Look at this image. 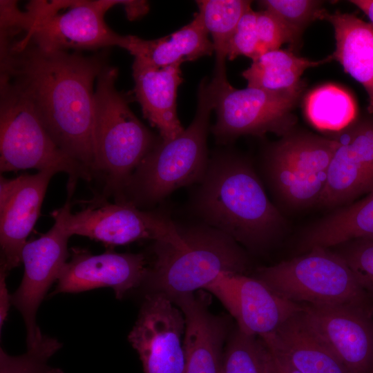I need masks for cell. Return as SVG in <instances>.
<instances>
[{
  "label": "cell",
  "instance_id": "6da1fadb",
  "mask_svg": "<svg viewBox=\"0 0 373 373\" xmlns=\"http://www.w3.org/2000/svg\"><path fill=\"white\" fill-rule=\"evenodd\" d=\"M108 64L106 50L85 56L46 51L31 41H16L0 54V77L30 102L55 143L93 177V85Z\"/></svg>",
  "mask_w": 373,
  "mask_h": 373
},
{
  "label": "cell",
  "instance_id": "7a4b0ae2",
  "mask_svg": "<svg viewBox=\"0 0 373 373\" xmlns=\"http://www.w3.org/2000/svg\"><path fill=\"white\" fill-rule=\"evenodd\" d=\"M191 205L200 222L251 249L269 245L283 226V216L251 164L235 154L220 153L209 160Z\"/></svg>",
  "mask_w": 373,
  "mask_h": 373
},
{
  "label": "cell",
  "instance_id": "3957f363",
  "mask_svg": "<svg viewBox=\"0 0 373 373\" xmlns=\"http://www.w3.org/2000/svg\"><path fill=\"white\" fill-rule=\"evenodd\" d=\"M213 108L211 86L204 79L199 86L198 108L191 124L175 139H161L144 157L128 180L120 202L150 209L176 189L200 183L210 160L207 139Z\"/></svg>",
  "mask_w": 373,
  "mask_h": 373
},
{
  "label": "cell",
  "instance_id": "277c9868",
  "mask_svg": "<svg viewBox=\"0 0 373 373\" xmlns=\"http://www.w3.org/2000/svg\"><path fill=\"white\" fill-rule=\"evenodd\" d=\"M177 224L185 242L183 249L155 242L153 260L144 283L151 293H161L171 300L194 293L222 272L243 274L248 259L240 245L224 232L202 222Z\"/></svg>",
  "mask_w": 373,
  "mask_h": 373
},
{
  "label": "cell",
  "instance_id": "5b68a950",
  "mask_svg": "<svg viewBox=\"0 0 373 373\" xmlns=\"http://www.w3.org/2000/svg\"><path fill=\"white\" fill-rule=\"evenodd\" d=\"M118 70L108 64L100 73L93 99V137L96 175L104 193L120 202L131 175L161 140L133 113L115 83Z\"/></svg>",
  "mask_w": 373,
  "mask_h": 373
},
{
  "label": "cell",
  "instance_id": "8992f818",
  "mask_svg": "<svg viewBox=\"0 0 373 373\" xmlns=\"http://www.w3.org/2000/svg\"><path fill=\"white\" fill-rule=\"evenodd\" d=\"M28 169L66 173L71 193L79 179L93 178L55 143L30 102L8 79L0 77V171Z\"/></svg>",
  "mask_w": 373,
  "mask_h": 373
},
{
  "label": "cell",
  "instance_id": "52a82bcc",
  "mask_svg": "<svg viewBox=\"0 0 373 373\" xmlns=\"http://www.w3.org/2000/svg\"><path fill=\"white\" fill-rule=\"evenodd\" d=\"M255 278L297 303L373 308V300L346 261L329 248L314 247L302 256L259 268Z\"/></svg>",
  "mask_w": 373,
  "mask_h": 373
},
{
  "label": "cell",
  "instance_id": "ba28073f",
  "mask_svg": "<svg viewBox=\"0 0 373 373\" xmlns=\"http://www.w3.org/2000/svg\"><path fill=\"white\" fill-rule=\"evenodd\" d=\"M90 202L81 211L72 213L68 200L54 211L70 236H85L108 245L152 240L178 249L185 247L177 224L169 213L142 209L127 202H111L102 198Z\"/></svg>",
  "mask_w": 373,
  "mask_h": 373
},
{
  "label": "cell",
  "instance_id": "9c48e42d",
  "mask_svg": "<svg viewBox=\"0 0 373 373\" xmlns=\"http://www.w3.org/2000/svg\"><path fill=\"white\" fill-rule=\"evenodd\" d=\"M338 146L337 139L312 133L290 134L273 145L265 170L281 200L293 208L318 204Z\"/></svg>",
  "mask_w": 373,
  "mask_h": 373
},
{
  "label": "cell",
  "instance_id": "30bf717a",
  "mask_svg": "<svg viewBox=\"0 0 373 373\" xmlns=\"http://www.w3.org/2000/svg\"><path fill=\"white\" fill-rule=\"evenodd\" d=\"M126 0L36 1L35 22L21 42L31 41L46 51L97 50L117 46L121 35L104 21L105 13Z\"/></svg>",
  "mask_w": 373,
  "mask_h": 373
},
{
  "label": "cell",
  "instance_id": "8fae6325",
  "mask_svg": "<svg viewBox=\"0 0 373 373\" xmlns=\"http://www.w3.org/2000/svg\"><path fill=\"white\" fill-rule=\"evenodd\" d=\"M210 83L217 115L211 131L219 142L226 143L243 135L285 133L298 98L253 87L235 88L226 74L214 75Z\"/></svg>",
  "mask_w": 373,
  "mask_h": 373
},
{
  "label": "cell",
  "instance_id": "7c38bea8",
  "mask_svg": "<svg viewBox=\"0 0 373 373\" xmlns=\"http://www.w3.org/2000/svg\"><path fill=\"white\" fill-rule=\"evenodd\" d=\"M164 294H149L128 341L137 351L144 373H184L185 319Z\"/></svg>",
  "mask_w": 373,
  "mask_h": 373
},
{
  "label": "cell",
  "instance_id": "4fadbf2b",
  "mask_svg": "<svg viewBox=\"0 0 373 373\" xmlns=\"http://www.w3.org/2000/svg\"><path fill=\"white\" fill-rule=\"evenodd\" d=\"M214 295L242 332L260 339L274 334L303 310V304L279 296L265 283L243 274L222 272L204 289Z\"/></svg>",
  "mask_w": 373,
  "mask_h": 373
},
{
  "label": "cell",
  "instance_id": "5bb4252c",
  "mask_svg": "<svg viewBox=\"0 0 373 373\" xmlns=\"http://www.w3.org/2000/svg\"><path fill=\"white\" fill-rule=\"evenodd\" d=\"M310 330L348 373H370L373 363V308L352 305L303 304Z\"/></svg>",
  "mask_w": 373,
  "mask_h": 373
},
{
  "label": "cell",
  "instance_id": "9a60e30c",
  "mask_svg": "<svg viewBox=\"0 0 373 373\" xmlns=\"http://www.w3.org/2000/svg\"><path fill=\"white\" fill-rule=\"evenodd\" d=\"M52 227L39 238L27 242L21 254L24 273L20 285L11 296L12 304L21 314L26 331L27 346L41 334L36 323L37 309L51 285L57 280L68 256V240L60 217L54 211Z\"/></svg>",
  "mask_w": 373,
  "mask_h": 373
},
{
  "label": "cell",
  "instance_id": "2e32d148",
  "mask_svg": "<svg viewBox=\"0 0 373 373\" xmlns=\"http://www.w3.org/2000/svg\"><path fill=\"white\" fill-rule=\"evenodd\" d=\"M142 254L106 251L94 255L86 249H71L57 278L52 294L78 293L99 287H111L117 298L144 283L148 267Z\"/></svg>",
  "mask_w": 373,
  "mask_h": 373
},
{
  "label": "cell",
  "instance_id": "e0dca14e",
  "mask_svg": "<svg viewBox=\"0 0 373 373\" xmlns=\"http://www.w3.org/2000/svg\"><path fill=\"white\" fill-rule=\"evenodd\" d=\"M337 139L318 205L341 206L373 190V120L350 125Z\"/></svg>",
  "mask_w": 373,
  "mask_h": 373
},
{
  "label": "cell",
  "instance_id": "ac0fdd59",
  "mask_svg": "<svg viewBox=\"0 0 373 373\" xmlns=\"http://www.w3.org/2000/svg\"><path fill=\"white\" fill-rule=\"evenodd\" d=\"M172 302L185 319L184 373H221L224 344L228 336L226 320L213 314L202 295L184 294Z\"/></svg>",
  "mask_w": 373,
  "mask_h": 373
},
{
  "label": "cell",
  "instance_id": "d6986e66",
  "mask_svg": "<svg viewBox=\"0 0 373 373\" xmlns=\"http://www.w3.org/2000/svg\"><path fill=\"white\" fill-rule=\"evenodd\" d=\"M54 171L20 175L19 183L8 200L0 206L1 263L9 271L21 262L26 238L40 214Z\"/></svg>",
  "mask_w": 373,
  "mask_h": 373
},
{
  "label": "cell",
  "instance_id": "ffe728a7",
  "mask_svg": "<svg viewBox=\"0 0 373 373\" xmlns=\"http://www.w3.org/2000/svg\"><path fill=\"white\" fill-rule=\"evenodd\" d=\"M134 93L144 117L158 129L162 141L172 140L184 130L177 115V90L182 82L181 64L157 67L134 57Z\"/></svg>",
  "mask_w": 373,
  "mask_h": 373
},
{
  "label": "cell",
  "instance_id": "44dd1931",
  "mask_svg": "<svg viewBox=\"0 0 373 373\" xmlns=\"http://www.w3.org/2000/svg\"><path fill=\"white\" fill-rule=\"evenodd\" d=\"M260 340L268 350L300 373H348L307 327L300 312Z\"/></svg>",
  "mask_w": 373,
  "mask_h": 373
},
{
  "label": "cell",
  "instance_id": "7402d4cb",
  "mask_svg": "<svg viewBox=\"0 0 373 373\" xmlns=\"http://www.w3.org/2000/svg\"><path fill=\"white\" fill-rule=\"evenodd\" d=\"M200 14L196 13L189 23L168 36L146 40L134 35H121L117 46L134 57L157 67H166L211 55L214 49Z\"/></svg>",
  "mask_w": 373,
  "mask_h": 373
},
{
  "label": "cell",
  "instance_id": "603a6c76",
  "mask_svg": "<svg viewBox=\"0 0 373 373\" xmlns=\"http://www.w3.org/2000/svg\"><path fill=\"white\" fill-rule=\"evenodd\" d=\"M323 19L329 21L334 30L333 59L365 88L368 96L367 109L373 113V25L353 14L339 11L327 12Z\"/></svg>",
  "mask_w": 373,
  "mask_h": 373
},
{
  "label": "cell",
  "instance_id": "cb8c5ba5",
  "mask_svg": "<svg viewBox=\"0 0 373 373\" xmlns=\"http://www.w3.org/2000/svg\"><path fill=\"white\" fill-rule=\"evenodd\" d=\"M356 239H373V190L311 226L300 240V249L307 251L316 247L331 248Z\"/></svg>",
  "mask_w": 373,
  "mask_h": 373
},
{
  "label": "cell",
  "instance_id": "d4e9b609",
  "mask_svg": "<svg viewBox=\"0 0 373 373\" xmlns=\"http://www.w3.org/2000/svg\"><path fill=\"white\" fill-rule=\"evenodd\" d=\"M332 59V55H329L324 59L313 61L279 48L260 55L242 75L248 87L298 98L303 87L300 77L305 70Z\"/></svg>",
  "mask_w": 373,
  "mask_h": 373
},
{
  "label": "cell",
  "instance_id": "484cf974",
  "mask_svg": "<svg viewBox=\"0 0 373 373\" xmlns=\"http://www.w3.org/2000/svg\"><path fill=\"white\" fill-rule=\"evenodd\" d=\"M305 111L308 121L316 128L337 132L353 124L356 106L353 97L345 90L326 84L308 94Z\"/></svg>",
  "mask_w": 373,
  "mask_h": 373
},
{
  "label": "cell",
  "instance_id": "4316f807",
  "mask_svg": "<svg viewBox=\"0 0 373 373\" xmlns=\"http://www.w3.org/2000/svg\"><path fill=\"white\" fill-rule=\"evenodd\" d=\"M199 14L205 28L213 39L216 53L214 75L225 73L227 46L243 14L251 8V1L245 0L198 1Z\"/></svg>",
  "mask_w": 373,
  "mask_h": 373
},
{
  "label": "cell",
  "instance_id": "83f0119b",
  "mask_svg": "<svg viewBox=\"0 0 373 373\" xmlns=\"http://www.w3.org/2000/svg\"><path fill=\"white\" fill-rule=\"evenodd\" d=\"M221 373H266L261 341L236 327L224 348Z\"/></svg>",
  "mask_w": 373,
  "mask_h": 373
},
{
  "label": "cell",
  "instance_id": "f1b7e54d",
  "mask_svg": "<svg viewBox=\"0 0 373 373\" xmlns=\"http://www.w3.org/2000/svg\"><path fill=\"white\" fill-rule=\"evenodd\" d=\"M260 3L280 21L291 44H296L305 28L316 19H323L327 12L320 1L264 0Z\"/></svg>",
  "mask_w": 373,
  "mask_h": 373
},
{
  "label": "cell",
  "instance_id": "f546056e",
  "mask_svg": "<svg viewBox=\"0 0 373 373\" xmlns=\"http://www.w3.org/2000/svg\"><path fill=\"white\" fill-rule=\"evenodd\" d=\"M61 345L57 339L41 334L23 354L11 356L1 347L0 373H64L48 364L50 358Z\"/></svg>",
  "mask_w": 373,
  "mask_h": 373
},
{
  "label": "cell",
  "instance_id": "4dcf8cb0",
  "mask_svg": "<svg viewBox=\"0 0 373 373\" xmlns=\"http://www.w3.org/2000/svg\"><path fill=\"white\" fill-rule=\"evenodd\" d=\"M334 247L373 300V239L352 240Z\"/></svg>",
  "mask_w": 373,
  "mask_h": 373
},
{
  "label": "cell",
  "instance_id": "1f68e13d",
  "mask_svg": "<svg viewBox=\"0 0 373 373\" xmlns=\"http://www.w3.org/2000/svg\"><path fill=\"white\" fill-rule=\"evenodd\" d=\"M35 22V15L28 6L23 12L19 8L17 1L1 0L0 51L8 48L19 35L28 33Z\"/></svg>",
  "mask_w": 373,
  "mask_h": 373
},
{
  "label": "cell",
  "instance_id": "d6a6232c",
  "mask_svg": "<svg viewBox=\"0 0 373 373\" xmlns=\"http://www.w3.org/2000/svg\"><path fill=\"white\" fill-rule=\"evenodd\" d=\"M256 18L257 12L251 8L241 17L228 43L229 60L244 55L253 61L260 55Z\"/></svg>",
  "mask_w": 373,
  "mask_h": 373
},
{
  "label": "cell",
  "instance_id": "836d02e7",
  "mask_svg": "<svg viewBox=\"0 0 373 373\" xmlns=\"http://www.w3.org/2000/svg\"><path fill=\"white\" fill-rule=\"evenodd\" d=\"M256 28L260 44V55L279 49L285 43H289L285 28L269 11L257 12Z\"/></svg>",
  "mask_w": 373,
  "mask_h": 373
},
{
  "label": "cell",
  "instance_id": "e575fe53",
  "mask_svg": "<svg viewBox=\"0 0 373 373\" xmlns=\"http://www.w3.org/2000/svg\"><path fill=\"white\" fill-rule=\"evenodd\" d=\"M262 345L266 373H300Z\"/></svg>",
  "mask_w": 373,
  "mask_h": 373
},
{
  "label": "cell",
  "instance_id": "d590c367",
  "mask_svg": "<svg viewBox=\"0 0 373 373\" xmlns=\"http://www.w3.org/2000/svg\"><path fill=\"white\" fill-rule=\"evenodd\" d=\"M8 271L0 265V329L4 324L11 302V296L8 293L6 278Z\"/></svg>",
  "mask_w": 373,
  "mask_h": 373
},
{
  "label": "cell",
  "instance_id": "8d00e7d4",
  "mask_svg": "<svg viewBox=\"0 0 373 373\" xmlns=\"http://www.w3.org/2000/svg\"><path fill=\"white\" fill-rule=\"evenodd\" d=\"M350 2L362 10L373 25V0H352Z\"/></svg>",
  "mask_w": 373,
  "mask_h": 373
},
{
  "label": "cell",
  "instance_id": "74e56055",
  "mask_svg": "<svg viewBox=\"0 0 373 373\" xmlns=\"http://www.w3.org/2000/svg\"><path fill=\"white\" fill-rule=\"evenodd\" d=\"M370 373H373V363H372V368H371Z\"/></svg>",
  "mask_w": 373,
  "mask_h": 373
}]
</instances>
